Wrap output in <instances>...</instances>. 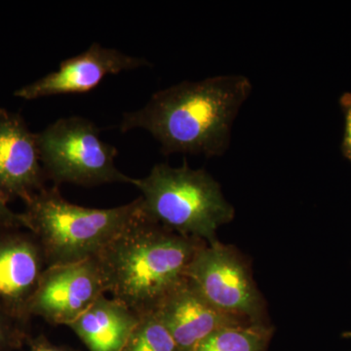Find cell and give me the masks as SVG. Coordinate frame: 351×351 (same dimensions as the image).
<instances>
[{"label": "cell", "instance_id": "obj_10", "mask_svg": "<svg viewBox=\"0 0 351 351\" xmlns=\"http://www.w3.org/2000/svg\"><path fill=\"white\" fill-rule=\"evenodd\" d=\"M44 170L38 136L19 115L0 110V191L25 202L43 191Z\"/></svg>", "mask_w": 351, "mask_h": 351}, {"label": "cell", "instance_id": "obj_17", "mask_svg": "<svg viewBox=\"0 0 351 351\" xmlns=\"http://www.w3.org/2000/svg\"><path fill=\"white\" fill-rule=\"evenodd\" d=\"M0 226L2 228H24L22 214L14 213L7 206V200L0 191Z\"/></svg>", "mask_w": 351, "mask_h": 351}, {"label": "cell", "instance_id": "obj_2", "mask_svg": "<svg viewBox=\"0 0 351 351\" xmlns=\"http://www.w3.org/2000/svg\"><path fill=\"white\" fill-rule=\"evenodd\" d=\"M206 244L173 232L144 209L96 258L107 293L142 316L186 279L189 263Z\"/></svg>", "mask_w": 351, "mask_h": 351}, {"label": "cell", "instance_id": "obj_13", "mask_svg": "<svg viewBox=\"0 0 351 351\" xmlns=\"http://www.w3.org/2000/svg\"><path fill=\"white\" fill-rule=\"evenodd\" d=\"M274 328L269 323L217 330L191 351H267Z\"/></svg>", "mask_w": 351, "mask_h": 351}, {"label": "cell", "instance_id": "obj_14", "mask_svg": "<svg viewBox=\"0 0 351 351\" xmlns=\"http://www.w3.org/2000/svg\"><path fill=\"white\" fill-rule=\"evenodd\" d=\"M122 351H178L174 339L154 313L141 316Z\"/></svg>", "mask_w": 351, "mask_h": 351}, {"label": "cell", "instance_id": "obj_3", "mask_svg": "<svg viewBox=\"0 0 351 351\" xmlns=\"http://www.w3.org/2000/svg\"><path fill=\"white\" fill-rule=\"evenodd\" d=\"M24 228L38 239L47 267L96 258L144 210L142 198L121 206L96 209L64 199L57 186L25 202Z\"/></svg>", "mask_w": 351, "mask_h": 351}, {"label": "cell", "instance_id": "obj_1", "mask_svg": "<svg viewBox=\"0 0 351 351\" xmlns=\"http://www.w3.org/2000/svg\"><path fill=\"white\" fill-rule=\"evenodd\" d=\"M252 92L242 75L182 82L152 95L147 105L123 115L122 132L143 129L163 154L219 156L230 147L235 117Z\"/></svg>", "mask_w": 351, "mask_h": 351}, {"label": "cell", "instance_id": "obj_15", "mask_svg": "<svg viewBox=\"0 0 351 351\" xmlns=\"http://www.w3.org/2000/svg\"><path fill=\"white\" fill-rule=\"evenodd\" d=\"M27 325L0 308V351L19 350L31 341Z\"/></svg>", "mask_w": 351, "mask_h": 351}, {"label": "cell", "instance_id": "obj_19", "mask_svg": "<svg viewBox=\"0 0 351 351\" xmlns=\"http://www.w3.org/2000/svg\"><path fill=\"white\" fill-rule=\"evenodd\" d=\"M343 338L351 339V332H343Z\"/></svg>", "mask_w": 351, "mask_h": 351}, {"label": "cell", "instance_id": "obj_4", "mask_svg": "<svg viewBox=\"0 0 351 351\" xmlns=\"http://www.w3.org/2000/svg\"><path fill=\"white\" fill-rule=\"evenodd\" d=\"M141 191L145 213L173 232L203 240L218 241L217 232L235 216L219 182L204 169L157 164L142 179L132 184Z\"/></svg>", "mask_w": 351, "mask_h": 351}, {"label": "cell", "instance_id": "obj_7", "mask_svg": "<svg viewBox=\"0 0 351 351\" xmlns=\"http://www.w3.org/2000/svg\"><path fill=\"white\" fill-rule=\"evenodd\" d=\"M106 293L96 258L47 267L29 304V314L51 325L69 326Z\"/></svg>", "mask_w": 351, "mask_h": 351}, {"label": "cell", "instance_id": "obj_12", "mask_svg": "<svg viewBox=\"0 0 351 351\" xmlns=\"http://www.w3.org/2000/svg\"><path fill=\"white\" fill-rule=\"evenodd\" d=\"M140 318L123 302L103 295L68 327L89 351H122Z\"/></svg>", "mask_w": 351, "mask_h": 351}, {"label": "cell", "instance_id": "obj_6", "mask_svg": "<svg viewBox=\"0 0 351 351\" xmlns=\"http://www.w3.org/2000/svg\"><path fill=\"white\" fill-rule=\"evenodd\" d=\"M186 277L212 306L250 324L267 322L265 304L251 269L234 247L216 241L195 254Z\"/></svg>", "mask_w": 351, "mask_h": 351}, {"label": "cell", "instance_id": "obj_18", "mask_svg": "<svg viewBox=\"0 0 351 351\" xmlns=\"http://www.w3.org/2000/svg\"><path fill=\"white\" fill-rule=\"evenodd\" d=\"M29 351H77L73 348H66V346H57L50 343L47 339L38 338L34 339L31 343V350Z\"/></svg>", "mask_w": 351, "mask_h": 351}, {"label": "cell", "instance_id": "obj_16", "mask_svg": "<svg viewBox=\"0 0 351 351\" xmlns=\"http://www.w3.org/2000/svg\"><path fill=\"white\" fill-rule=\"evenodd\" d=\"M343 117H345V132L343 138V152L351 162V93H345L339 100Z\"/></svg>", "mask_w": 351, "mask_h": 351}, {"label": "cell", "instance_id": "obj_9", "mask_svg": "<svg viewBox=\"0 0 351 351\" xmlns=\"http://www.w3.org/2000/svg\"><path fill=\"white\" fill-rule=\"evenodd\" d=\"M147 64L149 62L143 58L129 56L119 50L93 43L82 54L62 62L57 71L20 88L14 95L25 100H36L55 95L87 93L108 75Z\"/></svg>", "mask_w": 351, "mask_h": 351}, {"label": "cell", "instance_id": "obj_11", "mask_svg": "<svg viewBox=\"0 0 351 351\" xmlns=\"http://www.w3.org/2000/svg\"><path fill=\"white\" fill-rule=\"evenodd\" d=\"M174 339L178 351H191L212 332L250 324L209 304L188 278L169 293L154 311Z\"/></svg>", "mask_w": 351, "mask_h": 351}, {"label": "cell", "instance_id": "obj_8", "mask_svg": "<svg viewBox=\"0 0 351 351\" xmlns=\"http://www.w3.org/2000/svg\"><path fill=\"white\" fill-rule=\"evenodd\" d=\"M0 232V308L29 324V306L47 269L40 244L31 232Z\"/></svg>", "mask_w": 351, "mask_h": 351}, {"label": "cell", "instance_id": "obj_5", "mask_svg": "<svg viewBox=\"0 0 351 351\" xmlns=\"http://www.w3.org/2000/svg\"><path fill=\"white\" fill-rule=\"evenodd\" d=\"M36 136L44 174L56 186L132 184L133 178L115 165L117 149L101 140L100 130L90 120L80 117L58 119Z\"/></svg>", "mask_w": 351, "mask_h": 351}]
</instances>
